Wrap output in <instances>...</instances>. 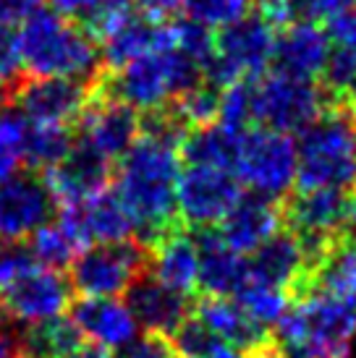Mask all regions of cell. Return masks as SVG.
Wrapping results in <instances>:
<instances>
[{
	"label": "cell",
	"instance_id": "1",
	"mask_svg": "<svg viewBox=\"0 0 356 358\" xmlns=\"http://www.w3.org/2000/svg\"><path fill=\"white\" fill-rule=\"evenodd\" d=\"M178 176V150L149 136H139L137 144L121 157L116 194L137 225V241L147 249L181 225L176 207Z\"/></svg>",
	"mask_w": 356,
	"mask_h": 358
},
{
	"label": "cell",
	"instance_id": "2",
	"mask_svg": "<svg viewBox=\"0 0 356 358\" xmlns=\"http://www.w3.org/2000/svg\"><path fill=\"white\" fill-rule=\"evenodd\" d=\"M21 69L34 79H74L97 90L105 66L97 40L81 24L50 8L32 10L19 31Z\"/></svg>",
	"mask_w": 356,
	"mask_h": 358
},
{
	"label": "cell",
	"instance_id": "3",
	"mask_svg": "<svg viewBox=\"0 0 356 358\" xmlns=\"http://www.w3.org/2000/svg\"><path fill=\"white\" fill-rule=\"evenodd\" d=\"M273 338L288 358H348L356 340V299L309 290L291 301Z\"/></svg>",
	"mask_w": 356,
	"mask_h": 358
},
{
	"label": "cell",
	"instance_id": "4",
	"mask_svg": "<svg viewBox=\"0 0 356 358\" xmlns=\"http://www.w3.org/2000/svg\"><path fill=\"white\" fill-rule=\"evenodd\" d=\"M354 126L356 115L351 110L330 108L307 131L299 134L296 155V186L299 191L343 189L356 183L354 157Z\"/></svg>",
	"mask_w": 356,
	"mask_h": 358
},
{
	"label": "cell",
	"instance_id": "5",
	"mask_svg": "<svg viewBox=\"0 0 356 358\" xmlns=\"http://www.w3.org/2000/svg\"><path fill=\"white\" fill-rule=\"evenodd\" d=\"M199 84H205L202 69L184 52L170 48V50L144 55L123 66L121 71L105 73L100 90L131 105L137 113L139 110L149 113V110L168 105L186 92L197 90Z\"/></svg>",
	"mask_w": 356,
	"mask_h": 358
},
{
	"label": "cell",
	"instance_id": "6",
	"mask_svg": "<svg viewBox=\"0 0 356 358\" xmlns=\"http://www.w3.org/2000/svg\"><path fill=\"white\" fill-rule=\"evenodd\" d=\"M275 31L262 10L223 27L215 34V58L205 69V84L223 92L241 79H259L273 63Z\"/></svg>",
	"mask_w": 356,
	"mask_h": 358
},
{
	"label": "cell",
	"instance_id": "7",
	"mask_svg": "<svg viewBox=\"0 0 356 358\" xmlns=\"http://www.w3.org/2000/svg\"><path fill=\"white\" fill-rule=\"evenodd\" d=\"M330 110L325 92L315 81L291 79L283 73H262L254 79V129L301 134Z\"/></svg>",
	"mask_w": 356,
	"mask_h": 358
},
{
	"label": "cell",
	"instance_id": "8",
	"mask_svg": "<svg viewBox=\"0 0 356 358\" xmlns=\"http://www.w3.org/2000/svg\"><path fill=\"white\" fill-rule=\"evenodd\" d=\"M149 275V249L137 238L89 246L74 259L69 282L84 299H116Z\"/></svg>",
	"mask_w": 356,
	"mask_h": 358
},
{
	"label": "cell",
	"instance_id": "9",
	"mask_svg": "<svg viewBox=\"0 0 356 358\" xmlns=\"http://www.w3.org/2000/svg\"><path fill=\"white\" fill-rule=\"evenodd\" d=\"M296 141L267 129H249L241 139L236 176L238 180L265 199H286L296 183Z\"/></svg>",
	"mask_w": 356,
	"mask_h": 358
},
{
	"label": "cell",
	"instance_id": "10",
	"mask_svg": "<svg viewBox=\"0 0 356 358\" xmlns=\"http://www.w3.org/2000/svg\"><path fill=\"white\" fill-rule=\"evenodd\" d=\"M241 199L238 178L212 168H186L178 176L176 207L184 228H215Z\"/></svg>",
	"mask_w": 356,
	"mask_h": 358
},
{
	"label": "cell",
	"instance_id": "11",
	"mask_svg": "<svg viewBox=\"0 0 356 358\" xmlns=\"http://www.w3.org/2000/svg\"><path fill=\"white\" fill-rule=\"evenodd\" d=\"M95 90L74 79H24L13 87L11 105L37 126H76Z\"/></svg>",
	"mask_w": 356,
	"mask_h": 358
},
{
	"label": "cell",
	"instance_id": "12",
	"mask_svg": "<svg viewBox=\"0 0 356 358\" xmlns=\"http://www.w3.org/2000/svg\"><path fill=\"white\" fill-rule=\"evenodd\" d=\"M74 129L84 144L113 162L123 157L142 136V115L97 87Z\"/></svg>",
	"mask_w": 356,
	"mask_h": 358
},
{
	"label": "cell",
	"instance_id": "13",
	"mask_svg": "<svg viewBox=\"0 0 356 358\" xmlns=\"http://www.w3.org/2000/svg\"><path fill=\"white\" fill-rule=\"evenodd\" d=\"M249 278L265 282L270 288L283 290L291 301L304 299L309 290H315V267L301 241L286 228L278 230L273 238L265 241L252 254Z\"/></svg>",
	"mask_w": 356,
	"mask_h": 358
},
{
	"label": "cell",
	"instance_id": "14",
	"mask_svg": "<svg viewBox=\"0 0 356 358\" xmlns=\"http://www.w3.org/2000/svg\"><path fill=\"white\" fill-rule=\"evenodd\" d=\"M58 215V204L40 173H19L0 186V241L32 238Z\"/></svg>",
	"mask_w": 356,
	"mask_h": 358
},
{
	"label": "cell",
	"instance_id": "15",
	"mask_svg": "<svg viewBox=\"0 0 356 358\" xmlns=\"http://www.w3.org/2000/svg\"><path fill=\"white\" fill-rule=\"evenodd\" d=\"M71 296L74 288L63 272L34 267L3 290V311L19 324H40L63 317L74 301Z\"/></svg>",
	"mask_w": 356,
	"mask_h": 358
},
{
	"label": "cell",
	"instance_id": "16",
	"mask_svg": "<svg viewBox=\"0 0 356 358\" xmlns=\"http://www.w3.org/2000/svg\"><path fill=\"white\" fill-rule=\"evenodd\" d=\"M113 176V162L76 136L69 157L45 173V183L60 209L87 204L89 199L100 196L102 191H108Z\"/></svg>",
	"mask_w": 356,
	"mask_h": 358
},
{
	"label": "cell",
	"instance_id": "17",
	"mask_svg": "<svg viewBox=\"0 0 356 358\" xmlns=\"http://www.w3.org/2000/svg\"><path fill=\"white\" fill-rule=\"evenodd\" d=\"M69 319L81 332V338L89 340V345H97L108 353H116L139 335L137 319L118 299H74Z\"/></svg>",
	"mask_w": 356,
	"mask_h": 358
},
{
	"label": "cell",
	"instance_id": "18",
	"mask_svg": "<svg viewBox=\"0 0 356 358\" xmlns=\"http://www.w3.org/2000/svg\"><path fill=\"white\" fill-rule=\"evenodd\" d=\"M278 230H283L280 204L259 194H241V199L218 225V233L226 241V246H231L241 257L254 254Z\"/></svg>",
	"mask_w": 356,
	"mask_h": 358
},
{
	"label": "cell",
	"instance_id": "19",
	"mask_svg": "<svg viewBox=\"0 0 356 358\" xmlns=\"http://www.w3.org/2000/svg\"><path fill=\"white\" fill-rule=\"evenodd\" d=\"M330 58V37L317 24H288L275 37L273 69L291 79L315 81Z\"/></svg>",
	"mask_w": 356,
	"mask_h": 358
},
{
	"label": "cell",
	"instance_id": "20",
	"mask_svg": "<svg viewBox=\"0 0 356 358\" xmlns=\"http://www.w3.org/2000/svg\"><path fill=\"white\" fill-rule=\"evenodd\" d=\"M199 254L197 288L210 299H228L249 280V262L226 246L218 228H202L194 236Z\"/></svg>",
	"mask_w": 356,
	"mask_h": 358
},
{
	"label": "cell",
	"instance_id": "21",
	"mask_svg": "<svg viewBox=\"0 0 356 358\" xmlns=\"http://www.w3.org/2000/svg\"><path fill=\"white\" fill-rule=\"evenodd\" d=\"M126 306L139 327H144V332L163 335V338H170L178 324L191 314L186 296L165 288L152 275L139 278L126 290Z\"/></svg>",
	"mask_w": 356,
	"mask_h": 358
},
{
	"label": "cell",
	"instance_id": "22",
	"mask_svg": "<svg viewBox=\"0 0 356 358\" xmlns=\"http://www.w3.org/2000/svg\"><path fill=\"white\" fill-rule=\"evenodd\" d=\"M191 311H194V317L207 324V329L223 345L241 350L244 356H252L273 343V332L257 324L252 317H247L236 301L202 296Z\"/></svg>",
	"mask_w": 356,
	"mask_h": 358
},
{
	"label": "cell",
	"instance_id": "23",
	"mask_svg": "<svg viewBox=\"0 0 356 358\" xmlns=\"http://www.w3.org/2000/svg\"><path fill=\"white\" fill-rule=\"evenodd\" d=\"M170 48H173L170 21L158 24V21H149L147 16H142L137 10L123 27H118L110 37L100 42V55H102L105 73H113V71H121L123 66H129L144 55L170 50Z\"/></svg>",
	"mask_w": 356,
	"mask_h": 358
},
{
	"label": "cell",
	"instance_id": "24",
	"mask_svg": "<svg viewBox=\"0 0 356 358\" xmlns=\"http://www.w3.org/2000/svg\"><path fill=\"white\" fill-rule=\"evenodd\" d=\"M149 272L165 288L176 290L181 296H194L199 280V254L194 236H189L184 225H178L163 236L149 249Z\"/></svg>",
	"mask_w": 356,
	"mask_h": 358
},
{
	"label": "cell",
	"instance_id": "25",
	"mask_svg": "<svg viewBox=\"0 0 356 358\" xmlns=\"http://www.w3.org/2000/svg\"><path fill=\"white\" fill-rule=\"evenodd\" d=\"M241 139H244V134L226 129L223 123L215 120L210 126L191 131L181 144L178 157L184 159L189 168H212L223 170V173H236Z\"/></svg>",
	"mask_w": 356,
	"mask_h": 358
},
{
	"label": "cell",
	"instance_id": "26",
	"mask_svg": "<svg viewBox=\"0 0 356 358\" xmlns=\"http://www.w3.org/2000/svg\"><path fill=\"white\" fill-rule=\"evenodd\" d=\"M79 209L89 246L137 238V225H134L129 209L123 207V201L118 199L116 191H102L100 196L89 199L87 204H79Z\"/></svg>",
	"mask_w": 356,
	"mask_h": 358
},
{
	"label": "cell",
	"instance_id": "27",
	"mask_svg": "<svg viewBox=\"0 0 356 358\" xmlns=\"http://www.w3.org/2000/svg\"><path fill=\"white\" fill-rule=\"evenodd\" d=\"M87 345L81 332L66 317L24 324V356L27 358H69Z\"/></svg>",
	"mask_w": 356,
	"mask_h": 358
},
{
	"label": "cell",
	"instance_id": "28",
	"mask_svg": "<svg viewBox=\"0 0 356 358\" xmlns=\"http://www.w3.org/2000/svg\"><path fill=\"white\" fill-rule=\"evenodd\" d=\"M76 144V129L74 126H37L29 123L27 147H24V162L32 173H48L69 157V152Z\"/></svg>",
	"mask_w": 356,
	"mask_h": 358
},
{
	"label": "cell",
	"instance_id": "29",
	"mask_svg": "<svg viewBox=\"0 0 356 358\" xmlns=\"http://www.w3.org/2000/svg\"><path fill=\"white\" fill-rule=\"evenodd\" d=\"M317 290L356 299V233L343 230L315 278Z\"/></svg>",
	"mask_w": 356,
	"mask_h": 358
},
{
	"label": "cell",
	"instance_id": "30",
	"mask_svg": "<svg viewBox=\"0 0 356 358\" xmlns=\"http://www.w3.org/2000/svg\"><path fill=\"white\" fill-rule=\"evenodd\" d=\"M236 303L244 308V314L252 317L257 324L262 327H275L280 317L288 311L291 306V299H288L283 290L270 288L265 282H257V280L249 278L241 288L236 290Z\"/></svg>",
	"mask_w": 356,
	"mask_h": 358
},
{
	"label": "cell",
	"instance_id": "31",
	"mask_svg": "<svg viewBox=\"0 0 356 358\" xmlns=\"http://www.w3.org/2000/svg\"><path fill=\"white\" fill-rule=\"evenodd\" d=\"M29 120L19 110H3L0 113V186L19 176L24 168V147H27Z\"/></svg>",
	"mask_w": 356,
	"mask_h": 358
},
{
	"label": "cell",
	"instance_id": "32",
	"mask_svg": "<svg viewBox=\"0 0 356 358\" xmlns=\"http://www.w3.org/2000/svg\"><path fill=\"white\" fill-rule=\"evenodd\" d=\"M29 251L34 262H40L45 269H55L63 272L66 267L74 264V259L79 257L81 251L76 249V243L71 241V236L55 222H48L45 228H40L29 238Z\"/></svg>",
	"mask_w": 356,
	"mask_h": 358
},
{
	"label": "cell",
	"instance_id": "33",
	"mask_svg": "<svg viewBox=\"0 0 356 358\" xmlns=\"http://www.w3.org/2000/svg\"><path fill=\"white\" fill-rule=\"evenodd\" d=\"M218 123L238 134L254 129V79H241L220 92Z\"/></svg>",
	"mask_w": 356,
	"mask_h": 358
},
{
	"label": "cell",
	"instance_id": "34",
	"mask_svg": "<svg viewBox=\"0 0 356 358\" xmlns=\"http://www.w3.org/2000/svg\"><path fill=\"white\" fill-rule=\"evenodd\" d=\"M170 29H173V48L194 60L205 73L207 63L215 58V34L207 27L189 19L170 21Z\"/></svg>",
	"mask_w": 356,
	"mask_h": 358
},
{
	"label": "cell",
	"instance_id": "35",
	"mask_svg": "<svg viewBox=\"0 0 356 358\" xmlns=\"http://www.w3.org/2000/svg\"><path fill=\"white\" fill-rule=\"evenodd\" d=\"M176 113L184 118L189 129H202V126H210L218 120V110H220V90L210 87V84H199L197 90L181 94L170 102Z\"/></svg>",
	"mask_w": 356,
	"mask_h": 358
},
{
	"label": "cell",
	"instance_id": "36",
	"mask_svg": "<svg viewBox=\"0 0 356 358\" xmlns=\"http://www.w3.org/2000/svg\"><path fill=\"white\" fill-rule=\"evenodd\" d=\"M181 10L186 13L189 21H197L202 27H228L247 16L249 0H178Z\"/></svg>",
	"mask_w": 356,
	"mask_h": 358
},
{
	"label": "cell",
	"instance_id": "37",
	"mask_svg": "<svg viewBox=\"0 0 356 358\" xmlns=\"http://www.w3.org/2000/svg\"><path fill=\"white\" fill-rule=\"evenodd\" d=\"M168 340L178 358H207L210 353H215L223 345L207 329V324L194 317V311L178 324L176 332Z\"/></svg>",
	"mask_w": 356,
	"mask_h": 358
},
{
	"label": "cell",
	"instance_id": "38",
	"mask_svg": "<svg viewBox=\"0 0 356 358\" xmlns=\"http://www.w3.org/2000/svg\"><path fill=\"white\" fill-rule=\"evenodd\" d=\"M37 267L29 243L24 241H0V290L11 288L19 278Z\"/></svg>",
	"mask_w": 356,
	"mask_h": 358
},
{
	"label": "cell",
	"instance_id": "39",
	"mask_svg": "<svg viewBox=\"0 0 356 358\" xmlns=\"http://www.w3.org/2000/svg\"><path fill=\"white\" fill-rule=\"evenodd\" d=\"M21 55H19V37L11 29V24L0 21V81L16 87L24 73H21Z\"/></svg>",
	"mask_w": 356,
	"mask_h": 358
},
{
	"label": "cell",
	"instance_id": "40",
	"mask_svg": "<svg viewBox=\"0 0 356 358\" xmlns=\"http://www.w3.org/2000/svg\"><path fill=\"white\" fill-rule=\"evenodd\" d=\"M113 358H178V356L168 338L144 332V335H137L131 343H126L123 348L116 350Z\"/></svg>",
	"mask_w": 356,
	"mask_h": 358
},
{
	"label": "cell",
	"instance_id": "41",
	"mask_svg": "<svg viewBox=\"0 0 356 358\" xmlns=\"http://www.w3.org/2000/svg\"><path fill=\"white\" fill-rule=\"evenodd\" d=\"M327 37H333L338 48L356 50V3L327 21Z\"/></svg>",
	"mask_w": 356,
	"mask_h": 358
},
{
	"label": "cell",
	"instance_id": "42",
	"mask_svg": "<svg viewBox=\"0 0 356 358\" xmlns=\"http://www.w3.org/2000/svg\"><path fill=\"white\" fill-rule=\"evenodd\" d=\"M0 358H27L24 356V327L8 314L0 317Z\"/></svg>",
	"mask_w": 356,
	"mask_h": 358
},
{
	"label": "cell",
	"instance_id": "43",
	"mask_svg": "<svg viewBox=\"0 0 356 358\" xmlns=\"http://www.w3.org/2000/svg\"><path fill=\"white\" fill-rule=\"evenodd\" d=\"M102 0H48V8L66 16V19L76 21V24H84V21L100 8Z\"/></svg>",
	"mask_w": 356,
	"mask_h": 358
},
{
	"label": "cell",
	"instance_id": "44",
	"mask_svg": "<svg viewBox=\"0 0 356 358\" xmlns=\"http://www.w3.org/2000/svg\"><path fill=\"white\" fill-rule=\"evenodd\" d=\"M37 8H40V0H0V21L6 24L24 21Z\"/></svg>",
	"mask_w": 356,
	"mask_h": 358
},
{
	"label": "cell",
	"instance_id": "45",
	"mask_svg": "<svg viewBox=\"0 0 356 358\" xmlns=\"http://www.w3.org/2000/svg\"><path fill=\"white\" fill-rule=\"evenodd\" d=\"M69 358H113V353H108V350L97 348V345H84V348H79L76 353H71Z\"/></svg>",
	"mask_w": 356,
	"mask_h": 358
},
{
	"label": "cell",
	"instance_id": "46",
	"mask_svg": "<svg viewBox=\"0 0 356 358\" xmlns=\"http://www.w3.org/2000/svg\"><path fill=\"white\" fill-rule=\"evenodd\" d=\"M346 230L356 233V186L348 191V209H346Z\"/></svg>",
	"mask_w": 356,
	"mask_h": 358
},
{
	"label": "cell",
	"instance_id": "47",
	"mask_svg": "<svg viewBox=\"0 0 356 358\" xmlns=\"http://www.w3.org/2000/svg\"><path fill=\"white\" fill-rule=\"evenodd\" d=\"M247 358H288V356L278 348L275 338H273V343H270V345H265L262 350H257V353H252V356H247Z\"/></svg>",
	"mask_w": 356,
	"mask_h": 358
},
{
	"label": "cell",
	"instance_id": "48",
	"mask_svg": "<svg viewBox=\"0 0 356 358\" xmlns=\"http://www.w3.org/2000/svg\"><path fill=\"white\" fill-rule=\"evenodd\" d=\"M207 358H247L241 350H236V348H228V345H220L215 353H210Z\"/></svg>",
	"mask_w": 356,
	"mask_h": 358
},
{
	"label": "cell",
	"instance_id": "49",
	"mask_svg": "<svg viewBox=\"0 0 356 358\" xmlns=\"http://www.w3.org/2000/svg\"><path fill=\"white\" fill-rule=\"evenodd\" d=\"M3 314H6V311H3V293H0V317H3Z\"/></svg>",
	"mask_w": 356,
	"mask_h": 358
},
{
	"label": "cell",
	"instance_id": "50",
	"mask_svg": "<svg viewBox=\"0 0 356 358\" xmlns=\"http://www.w3.org/2000/svg\"><path fill=\"white\" fill-rule=\"evenodd\" d=\"M354 157H356V126H354Z\"/></svg>",
	"mask_w": 356,
	"mask_h": 358
}]
</instances>
